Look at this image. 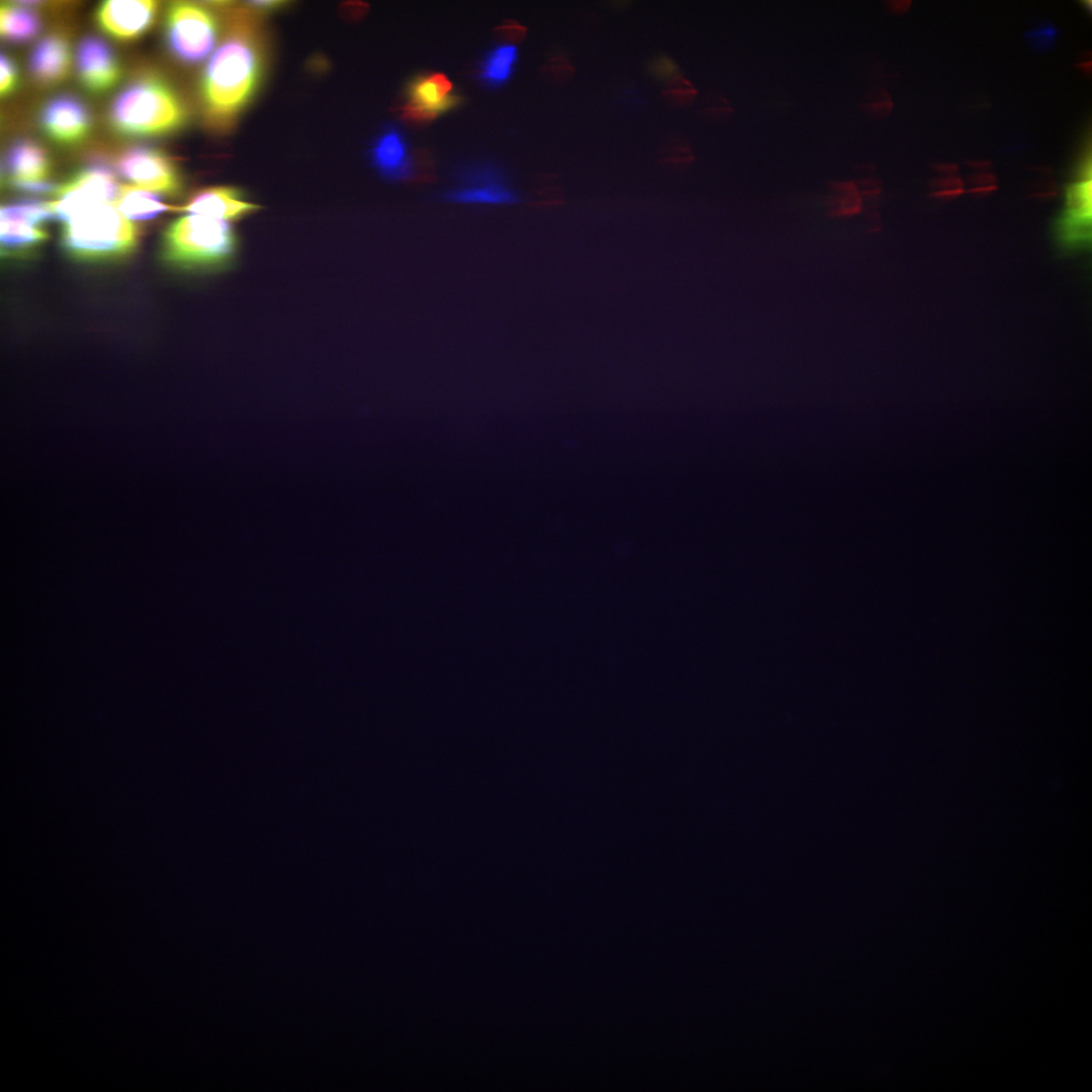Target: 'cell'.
<instances>
[{"instance_id": "obj_8", "label": "cell", "mask_w": 1092, "mask_h": 1092, "mask_svg": "<svg viewBox=\"0 0 1092 1092\" xmlns=\"http://www.w3.org/2000/svg\"><path fill=\"white\" fill-rule=\"evenodd\" d=\"M54 214L48 202L24 201L1 207V248L20 253L37 247L48 238L42 224Z\"/></svg>"}, {"instance_id": "obj_15", "label": "cell", "mask_w": 1092, "mask_h": 1092, "mask_svg": "<svg viewBox=\"0 0 1092 1092\" xmlns=\"http://www.w3.org/2000/svg\"><path fill=\"white\" fill-rule=\"evenodd\" d=\"M70 65V44L61 33L41 38L29 57V71L36 83L42 86L61 83L68 76Z\"/></svg>"}, {"instance_id": "obj_22", "label": "cell", "mask_w": 1092, "mask_h": 1092, "mask_svg": "<svg viewBox=\"0 0 1092 1092\" xmlns=\"http://www.w3.org/2000/svg\"><path fill=\"white\" fill-rule=\"evenodd\" d=\"M663 94L674 105H687L695 99L697 90L688 79L674 77Z\"/></svg>"}, {"instance_id": "obj_2", "label": "cell", "mask_w": 1092, "mask_h": 1092, "mask_svg": "<svg viewBox=\"0 0 1092 1092\" xmlns=\"http://www.w3.org/2000/svg\"><path fill=\"white\" fill-rule=\"evenodd\" d=\"M187 109L165 79L145 74L132 79L114 98L109 122L115 132L142 138L172 133L186 124Z\"/></svg>"}, {"instance_id": "obj_34", "label": "cell", "mask_w": 1092, "mask_h": 1092, "mask_svg": "<svg viewBox=\"0 0 1092 1092\" xmlns=\"http://www.w3.org/2000/svg\"><path fill=\"white\" fill-rule=\"evenodd\" d=\"M888 6L894 13H904L910 8L911 1H891Z\"/></svg>"}, {"instance_id": "obj_26", "label": "cell", "mask_w": 1092, "mask_h": 1092, "mask_svg": "<svg viewBox=\"0 0 1092 1092\" xmlns=\"http://www.w3.org/2000/svg\"><path fill=\"white\" fill-rule=\"evenodd\" d=\"M700 109L704 115L716 119L724 118L732 111L728 101L717 93L708 96Z\"/></svg>"}, {"instance_id": "obj_29", "label": "cell", "mask_w": 1092, "mask_h": 1092, "mask_svg": "<svg viewBox=\"0 0 1092 1092\" xmlns=\"http://www.w3.org/2000/svg\"><path fill=\"white\" fill-rule=\"evenodd\" d=\"M1028 35L1032 43L1038 48H1048V44H1051L1055 38L1056 29L1052 26H1044L1030 31Z\"/></svg>"}, {"instance_id": "obj_27", "label": "cell", "mask_w": 1092, "mask_h": 1092, "mask_svg": "<svg viewBox=\"0 0 1092 1092\" xmlns=\"http://www.w3.org/2000/svg\"><path fill=\"white\" fill-rule=\"evenodd\" d=\"M665 159L675 164H682L692 162L694 160V156L690 146L685 142H680L673 145L672 150Z\"/></svg>"}, {"instance_id": "obj_20", "label": "cell", "mask_w": 1092, "mask_h": 1092, "mask_svg": "<svg viewBox=\"0 0 1092 1092\" xmlns=\"http://www.w3.org/2000/svg\"><path fill=\"white\" fill-rule=\"evenodd\" d=\"M517 59L518 51L515 46H499L486 56L480 68L479 77L487 85H500L510 78Z\"/></svg>"}, {"instance_id": "obj_33", "label": "cell", "mask_w": 1092, "mask_h": 1092, "mask_svg": "<svg viewBox=\"0 0 1092 1092\" xmlns=\"http://www.w3.org/2000/svg\"><path fill=\"white\" fill-rule=\"evenodd\" d=\"M933 169L944 176H953L958 172L959 167L956 164L940 163L934 164Z\"/></svg>"}, {"instance_id": "obj_4", "label": "cell", "mask_w": 1092, "mask_h": 1092, "mask_svg": "<svg viewBox=\"0 0 1092 1092\" xmlns=\"http://www.w3.org/2000/svg\"><path fill=\"white\" fill-rule=\"evenodd\" d=\"M238 240L225 220L197 214L174 219L163 236V257L177 267L213 269L229 264Z\"/></svg>"}, {"instance_id": "obj_7", "label": "cell", "mask_w": 1092, "mask_h": 1092, "mask_svg": "<svg viewBox=\"0 0 1092 1092\" xmlns=\"http://www.w3.org/2000/svg\"><path fill=\"white\" fill-rule=\"evenodd\" d=\"M117 172L133 186L164 194H176L182 179L173 159L164 152L138 147L121 153L115 162Z\"/></svg>"}, {"instance_id": "obj_12", "label": "cell", "mask_w": 1092, "mask_h": 1092, "mask_svg": "<svg viewBox=\"0 0 1092 1092\" xmlns=\"http://www.w3.org/2000/svg\"><path fill=\"white\" fill-rule=\"evenodd\" d=\"M157 13L154 1L102 2L96 11L101 29L120 40H132L144 34L153 24Z\"/></svg>"}, {"instance_id": "obj_13", "label": "cell", "mask_w": 1092, "mask_h": 1092, "mask_svg": "<svg viewBox=\"0 0 1092 1092\" xmlns=\"http://www.w3.org/2000/svg\"><path fill=\"white\" fill-rule=\"evenodd\" d=\"M259 206L246 200L232 186H212L195 192L179 209L225 221L238 220L258 210Z\"/></svg>"}, {"instance_id": "obj_14", "label": "cell", "mask_w": 1092, "mask_h": 1092, "mask_svg": "<svg viewBox=\"0 0 1092 1092\" xmlns=\"http://www.w3.org/2000/svg\"><path fill=\"white\" fill-rule=\"evenodd\" d=\"M51 168L52 163L47 151L30 139L14 141L3 159L5 179L10 186L48 181Z\"/></svg>"}, {"instance_id": "obj_23", "label": "cell", "mask_w": 1092, "mask_h": 1092, "mask_svg": "<svg viewBox=\"0 0 1092 1092\" xmlns=\"http://www.w3.org/2000/svg\"><path fill=\"white\" fill-rule=\"evenodd\" d=\"M860 109L874 117L886 116L893 107V102L887 92L877 89L868 93L860 102Z\"/></svg>"}, {"instance_id": "obj_16", "label": "cell", "mask_w": 1092, "mask_h": 1092, "mask_svg": "<svg viewBox=\"0 0 1092 1092\" xmlns=\"http://www.w3.org/2000/svg\"><path fill=\"white\" fill-rule=\"evenodd\" d=\"M371 160L380 174L395 181L406 180L412 176V159L401 133L388 127L381 132L371 149Z\"/></svg>"}, {"instance_id": "obj_31", "label": "cell", "mask_w": 1092, "mask_h": 1092, "mask_svg": "<svg viewBox=\"0 0 1092 1092\" xmlns=\"http://www.w3.org/2000/svg\"><path fill=\"white\" fill-rule=\"evenodd\" d=\"M970 183L972 185L971 187L996 186L997 178L992 173L983 172L972 176Z\"/></svg>"}, {"instance_id": "obj_24", "label": "cell", "mask_w": 1092, "mask_h": 1092, "mask_svg": "<svg viewBox=\"0 0 1092 1092\" xmlns=\"http://www.w3.org/2000/svg\"><path fill=\"white\" fill-rule=\"evenodd\" d=\"M0 92L2 96L13 93L19 84V71L15 61L2 53L0 58Z\"/></svg>"}, {"instance_id": "obj_3", "label": "cell", "mask_w": 1092, "mask_h": 1092, "mask_svg": "<svg viewBox=\"0 0 1092 1092\" xmlns=\"http://www.w3.org/2000/svg\"><path fill=\"white\" fill-rule=\"evenodd\" d=\"M62 246L83 261H107L130 254L139 230L113 204H91L63 222Z\"/></svg>"}, {"instance_id": "obj_32", "label": "cell", "mask_w": 1092, "mask_h": 1092, "mask_svg": "<svg viewBox=\"0 0 1092 1092\" xmlns=\"http://www.w3.org/2000/svg\"><path fill=\"white\" fill-rule=\"evenodd\" d=\"M283 3L284 2L281 1H251L248 2V6L251 8V11L256 13L278 9L283 5Z\"/></svg>"}, {"instance_id": "obj_19", "label": "cell", "mask_w": 1092, "mask_h": 1092, "mask_svg": "<svg viewBox=\"0 0 1092 1092\" xmlns=\"http://www.w3.org/2000/svg\"><path fill=\"white\" fill-rule=\"evenodd\" d=\"M113 205L130 220H148L173 207L151 191L133 185H121Z\"/></svg>"}, {"instance_id": "obj_10", "label": "cell", "mask_w": 1092, "mask_h": 1092, "mask_svg": "<svg viewBox=\"0 0 1092 1092\" xmlns=\"http://www.w3.org/2000/svg\"><path fill=\"white\" fill-rule=\"evenodd\" d=\"M39 124L46 135L60 145H76L89 134L92 119L86 104L71 94L57 95L44 103Z\"/></svg>"}, {"instance_id": "obj_6", "label": "cell", "mask_w": 1092, "mask_h": 1092, "mask_svg": "<svg viewBox=\"0 0 1092 1092\" xmlns=\"http://www.w3.org/2000/svg\"><path fill=\"white\" fill-rule=\"evenodd\" d=\"M121 184L103 165L87 166L71 176L56 191L57 199L48 202L54 216L65 222L83 208L95 203L113 204Z\"/></svg>"}, {"instance_id": "obj_35", "label": "cell", "mask_w": 1092, "mask_h": 1092, "mask_svg": "<svg viewBox=\"0 0 1092 1092\" xmlns=\"http://www.w3.org/2000/svg\"><path fill=\"white\" fill-rule=\"evenodd\" d=\"M968 165H969L970 167H972V168H976V169H981V170H985V169H987L988 167H990V165H991V162H990V161H987V160H980V161H976V160H974V161H969V162H968Z\"/></svg>"}, {"instance_id": "obj_25", "label": "cell", "mask_w": 1092, "mask_h": 1092, "mask_svg": "<svg viewBox=\"0 0 1092 1092\" xmlns=\"http://www.w3.org/2000/svg\"><path fill=\"white\" fill-rule=\"evenodd\" d=\"M963 180L953 176H944L934 180L931 195L935 198H956L965 192Z\"/></svg>"}, {"instance_id": "obj_21", "label": "cell", "mask_w": 1092, "mask_h": 1092, "mask_svg": "<svg viewBox=\"0 0 1092 1092\" xmlns=\"http://www.w3.org/2000/svg\"><path fill=\"white\" fill-rule=\"evenodd\" d=\"M1091 178L1080 179L1067 189V210L1064 218L1091 222Z\"/></svg>"}, {"instance_id": "obj_28", "label": "cell", "mask_w": 1092, "mask_h": 1092, "mask_svg": "<svg viewBox=\"0 0 1092 1092\" xmlns=\"http://www.w3.org/2000/svg\"><path fill=\"white\" fill-rule=\"evenodd\" d=\"M498 34L510 41H520L526 34V28L518 22L509 21L497 28Z\"/></svg>"}, {"instance_id": "obj_17", "label": "cell", "mask_w": 1092, "mask_h": 1092, "mask_svg": "<svg viewBox=\"0 0 1092 1092\" xmlns=\"http://www.w3.org/2000/svg\"><path fill=\"white\" fill-rule=\"evenodd\" d=\"M471 185L449 191L446 199L461 203L510 204L519 200L518 194L500 183L493 175L481 173L472 178Z\"/></svg>"}, {"instance_id": "obj_36", "label": "cell", "mask_w": 1092, "mask_h": 1092, "mask_svg": "<svg viewBox=\"0 0 1092 1092\" xmlns=\"http://www.w3.org/2000/svg\"><path fill=\"white\" fill-rule=\"evenodd\" d=\"M1077 67L1079 68V70H1080V71H1082V72H1084V73L1088 74V72H1090V71H1091V61H1084V62H1080V63H1079V64L1077 65Z\"/></svg>"}, {"instance_id": "obj_9", "label": "cell", "mask_w": 1092, "mask_h": 1092, "mask_svg": "<svg viewBox=\"0 0 1092 1092\" xmlns=\"http://www.w3.org/2000/svg\"><path fill=\"white\" fill-rule=\"evenodd\" d=\"M459 101L460 97L453 94L450 80L444 74L432 73L410 83L400 114L408 122L426 123L453 108Z\"/></svg>"}, {"instance_id": "obj_30", "label": "cell", "mask_w": 1092, "mask_h": 1092, "mask_svg": "<svg viewBox=\"0 0 1092 1092\" xmlns=\"http://www.w3.org/2000/svg\"><path fill=\"white\" fill-rule=\"evenodd\" d=\"M651 71L656 77L663 78L675 73L676 67L671 60L660 57L652 63Z\"/></svg>"}, {"instance_id": "obj_1", "label": "cell", "mask_w": 1092, "mask_h": 1092, "mask_svg": "<svg viewBox=\"0 0 1092 1092\" xmlns=\"http://www.w3.org/2000/svg\"><path fill=\"white\" fill-rule=\"evenodd\" d=\"M255 14L244 9L230 13L223 37L203 71L202 112L213 130L230 129L262 85L266 47Z\"/></svg>"}, {"instance_id": "obj_5", "label": "cell", "mask_w": 1092, "mask_h": 1092, "mask_svg": "<svg viewBox=\"0 0 1092 1092\" xmlns=\"http://www.w3.org/2000/svg\"><path fill=\"white\" fill-rule=\"evenodd\" d=\"M165 36L167 48L177 61L194 65L213 50L218 22L214 13L201 4L174 2L166 13Z\"/></svg>"}, {"instance_id": "obj_18", "label": "cell", "mask_w": 1092, "mask_h": 1092, "mask_svg": "<svg viewBox=\"0 0 1092 1092\" xmlns=\"http://www.w3.org/2000/svg\"><path fill=\"white\" fill-rule=\"evenodd\" d=\"M41 21L37 13L20 4L4 3L0 9L1 36L12 43H25L40 31Z\"/></svg>"}, {"instance_id": "obj_11", "label": "cell", "mask_w": 1092, "mask_h": 1092, "mask_svg": "<svg viewBox=\"0 0 1092 1092\" xmlns=\"http://www.w3.org/2000/svg\"><path fill=\"white\" fill-rule=\"evenodd\" d=\"M76 66L82 86L95 94L112 89L121 76L114 51L104 39L97 36H86L79 42Z\"/></svg>"}]
</instances>
